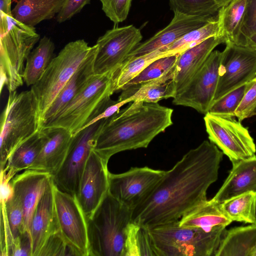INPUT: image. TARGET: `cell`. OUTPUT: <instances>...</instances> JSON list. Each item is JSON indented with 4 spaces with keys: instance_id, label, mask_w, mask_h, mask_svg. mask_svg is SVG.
I'll list each match as a JSON object with an SVG mask.
<instances>
[{
    "instance_id": "6da1fadb",
    "label": "cell",
    "mask_w": 256,
    "mask_h": 256,
    "mask_svg": "<svg viewBox=\"0 0 256 256\" xmlns=\"http://www.w3.org/2000/svg\"><path fill=\"white\" fill-rule=\"evenodd\" d=\"M223 154L208 140L190 150L132 210V222L152 229L178 221L206 200L207 190L218 180Z\"/></svg>"
},
{
    "instance_id": "7a4b0ae2",
    "label": "cell",
    "mask_w": 256,
    "mask_h": 256,
    "mask_svg": "<svg viewBox=\"0 0 256 256\" xmlns=\"http://www.w3.org/2000/svg\"><path fill=\"white\" fill-rule=\"evenodd\" d=\"M172 112L158 103L132 102L107 119L93 150L108 162L118 152L146 148L172 124Z\"/></svg>"
},
{
    "instance_id": "3957f363",
    "label": "cell",
    "mask_w": 256,
    "mask_h": 256,
    "mask_svg": "<svg viewBox=\"0 0 256 256\" xmlns=\"http://www.w3.org/2000/svg\"><path fill=\"white\" fill-rule=\"evenodd\" d=\"M132 210L108 192L92 215L86 218L88 256H123Z\"/></svg>"
},
{
    "instance_id": "277c9868",
    "label": "cell",
    "mask_w": 256,
    "mask_h": 256,
    "mask_svg": "<svg viewBox=\"0 0 256 256\" xmlns=\"http://www.w3.org/2000/svg\"><path fill=\"white\" fill-rule=\"evenodd\" d=\"M117 70L94 74L82 90L41 129L61 128L74 135L86 127L106 108L116 92L114 79Z\"/></svg>"
},
{
    "instance_id": "5b68a950",
    "label": "cell",
    "mask_w": 256,
    "mask_h": 256,
    "mask_svg": "<svg viewBox=\"0 0 256 256\" xmlns=\"http://www.w3.org/2000/svg\"><path fill=\"white\" fill-rule=\"evenodd\" d=\"M39 130L38 104L34 92H9L0 116V170L14 150Z\"/></svg>"
},
{
    "instance_id": "8992f818",
    "label": "cell",
    "mask_w": 256,
    "mask_h": 256,
    "mask_svg": "<svg viewBox=\"0 0 256 256\" xmlns=\"http://www.w3.org/2000/svg\"><path fill=\"white\" fill-rule=\"evenodd\" d=\"M224 226L207 231L181 226L178 221L150 229L158 256H214Z\"/></svg>"
},
{
    "instance_id": "52a82bcc",
    "label": "cell",
    "mask_w": 256,
    "mask_h": 256,
    "mask_svg": "<svg viewBox=\"0 0 256 256\" xmlns=\"http://www.w3.org/2000/svg\"><path fill=\"white\" fill-rule=\"evenodd\" d=\"M1 91L6 85L9 92L24 84V63L40 36L34 27L11 18L8 28L0 30Z\"/></svg>"
},
{
    "instance_id": "ba28073f",
    "label": "cell",
    "mask_w": 256,
    "mask_h": 256,
    "mask_svg": "<svg viewBox=\"0 0 256 256\" xmlns=\"http://www.w3.org/2000/svg\"><path fill=\"white\" fill-rule=\"evenodd\" d=\"M84 40L67 44L54 57L41 78L32 86L41 120L60 91L93 48Z\"/></svg>"
},
{
    "instance_id": "9c48e42d",
    "label": "cell",
    "mask_w": 256,
    "mask_h": 256,
    "mask_svg": "<svg viewBox=\"0 0 256 256\" xmlns=\"http://www.w3.org/2000/svg\"><path fill=\"white\" fill-rule=\"evenodd\" d=\"M107 119L100 120L74 135L64 162L52 176L54 186L60 190L76 196L88 160Z\"/></svg>"
},
{
    "instance_id": "30bf717a",
    "label": "cell",
    "mask_w": 256,
    "mask_h": 256,
    "mask_svg": "<svg viewBox=\"0 0 256 256\" xmlns=\"http://www.w3.org/2000/svg\"><path fill=\"white\" fill-rule=\"evenodd\" d=\"M204 121L210 140L232 163L256 156V146L248 128L234 117L208 112Z\"/></svg>"
},
{
    "instance_id": "8fae6325",
    "label": "cell",
    "mask_w": 256,
    "mask_h": 256,
    "mask_svg": "<svg viewBox=\"0 0 256 256\" xmlns=\"http://www.w3.org/2000/svg\"><path fill=\"white\" fill-rule=\"evenodd\" d=\"M54 196L58 232L71 256H88L87 219L76 196L60 190L54 184Z\"/></svg>"
},
{
    "instance_id": "7c38bea8",
    "label": "cell",
    "mask_w": 256,
    "mask_h": 256,
    "mask_svg": "<svg viewBox=\"0 0 256 256\" xmlns=\"http://www.w3.org/2000/svg\"><path fill=\"white\" fill-rule=\"evenodd\" d=\"M226 44L214 102L256 78V50L230 42Z\"/></svg>"
},
{
    "instance_id": "4fadbf2b",
    "label": "cell",
    "mask_w": 256,
    "mask_h": 256,
    "mask_svg": "<svg viewBox=\"0 0 256 256\" xmlns=\"http://www.w3.org/2000/svg\"><path fill=\"white\" fill-rule=\"evenodd\" d=\"M165 172L144 166L132 167L120 174L109 172L108 192L132 210L148 197Z\"/></svg>"
},
{
    "instance_id": "5bb4252c",
    "label": "cell",
    "mask_w": 256,
    "mask_h": 256,
    "mask_svg": "<svg viewBox=\"0 0 256 256\" xmlns=\"http://www.w3.org/2000/svg\"><path fill=\"white\" fill-rule=\"evenodd\" d=\"M142 38L140 29L132 24L107 30L96 41L94 74H101L120 68Z\"/></svg>"
},
{
    "instance_id": "9a60e30c",
    "label": "cell",
    "mask_w": 256,
    "mask_h": 256,
    "mask_svg": "<svg viewBox=\"0 0 256 256\" xmlns=\"http://www.w3.org/2000/svg\"><path fill=\"white\" fill-rule=\"evenodd\" d=\"M222 52L213 50L188 84L173 98L176 105L190 107L206 114L214 102Z\"/></svg>"
},
{
    "instance_id": "2e32d148",
    "label": "cell",
    "mask_w": 256,
    "mask_h": 256,
    "mask_svg": "<svg viewBox=\"0 0 256 256\" xmlns=\"http://www.w3.org/2000/svg\"><path fill=\"white\" fill-rule=\"evenodd\" d=\"M108 163L92 150L76 196L86 218L92 215L108 192Z\"/></svg>"
},
{
    "instance_id": "e0dca14e",
    "label": "cell",
    "mask_w": 256,
    "mask_h": 256,
    "mask_svg": "<svg viewBox=\"0 0 256 256\" xmlns=\"http://www.w3.org/2000/svg\"><path fill=\"white\" fill-rule=\"evenodd\" d=\"M174 13L172 19L166 26L138 44L130 54L128 58L168 46L188 32L218 20V15L192 16L178 11Z\"/></svg>"
},
{
    "instance_id": "ac0fdd59",
    "label": "cell",
    "mask_w": 256,
    "mask_h": 256,
    "mask_svg": "<svg viewBox=\"0 0 256 256\" xmlns=\"http://www.w3.org/2000/svg\"><path fill=\"white\" fill-rule=\"evenodd\" d=\"M52 180L50 174L32 170H26L11 180L14 196L22 208L26 229L29 233L34 210Z\"/></svg>"
},
{
    "instance_id": "d6986e66",
    "label": "cell",
    "mask_w": 256,
    "mask_h": 256,
    "mask_svg": "<svg viewBox=\"0 0 256 256\" xmlns=\"http://www.w3.org/2000/svg\"><path fill=\"white\" fill-rule=\"evenodd\" d=\"M226 42L224 37L216 36L178 54L173 79L176 86V94L188 84L214 48Z\"/></svg>"
},
{
    "instance_id": "ffe728a7",
    "label": "cell",
    "mask_w": 256,
    "mask_h": 256,
    "mask_svg": "<svg viewBox=\"0 0 256 256\" xmlns=\"http://www.w3.org/2000/svg\"><path fill=\"white\" fill-rule=\"evenodd\" d=\"M43 129L48 133V140L34 162L27 170L46 172L52 176L64 162L74 135L61 128Z\"/></svg>"
},
{
    "instance_id": "44dd1931",
    "label": "cell",
    "mask_w": 256,
    "mask_h": 256,
    "mask_svg": "<svg viewBox=\"0 0 256 256\" xmlns=\"http://www.w3.org/2000/svg\"><path fill=\"white\" fill-rule=\"evenodd\" d=\"M58 230L52 178L36 206L30 222V234L32 241V256H38L47 239Z\"/></svg>"
},
{
    "instance_id": "7402d4cb",
    "label": "cell",
    "mask_w": 256,
    "mask_h": 256,
    "mask_svg": "<svg viewBox=\"0 0 256 256\" xmlns=\"http://www.w3.org/2000/svg\"><path fill=\"white\" fill-rule=\"evenodd\" d=\"M98 46L93 48L63 87L43 116L40 130L50 122L82 90L94 74V64Z\"/></svg>"
},
{
    "instance_id": "603a6c76",
    "label": "cell",
    "mask_w": 256,
    "mask_h": 256,
    "mask_svg": "<svg viewBox=\"0 0 256 256\" xmlns=\"http://www.w3.org/2000/svg\"><path fill=\"white\" fill-rule=\"evenodd\" d=\"M232 164L228 176L212 198L218 204L244 193L256 192V156Z\"/></svg>"
},
{
    "instance_id": "cb8c5ba5",
    "label": "cell",
    "mask_w": 256,
    "mask_h": 256,
    "mask_svg": "<svg viewBox=\"0 0 256 256\" xmlns=\"http://www.w3.org/2000/svg\"><path fill=\"white\" fill-rule=\"evenodd\" d=\"M48 138L46 131L42 129L24 142L12 153L5 168L0 170V176L12 180L17 172L28 169L35 161Z\"/></svg>"
},
{
    "instance_id": "d4e9b609",
    "label": "cell",
    "mask_w": 256,
    "mask_h": 256,
    "mask_svg": "<svg viewBox=\"0 0 256 256\" xmlns=\"http://www.w3.org/2000/svg\"><path fill=\"white\" fill-rule=\"evenodd\" d=\"M66 0H15L11 14L16 20L32 27L50 20L60 12Z\"/></svg>"
},
{
    "instance_id": "484cf974",
    "label": "cell",
    "mask_w": 256,
    "mask_h": 256,
    "mask_svg": "<svg viewBox=\"0 0 256 256\" xmlns=\"http://www.w3.org/2000/svg\"><path fill=\"white\" fill-rule=\"evenodd\" d=\"M219 204L212 198L207 200L183 216L178 220L179 225L207 231L228 226L232 221L223 214Z\"/></svg>"
},
{
    "instance_id": "4316f807",
    "label": "cell",
    "mask_w": 256,
    "mask_h": 256,
    "mask_svg": "<svg viewBox=\"0 0 256 256\" xmlns=\"http://www.w3.org/2000/svg\"><path fill=\"white\" fill-rule=\"evenodd\" d=\"M256 246V224L226 230L214 256H250Z\"/></svg>"
},
{
    "instance_id": "83f0119b",
    "label": "cell",
    "mask_w": 256,
    "mask_h": 256,
    "mask_svg": "<svg viewBox=\"0 0 256 256\" xmlns=\"http://www.w3.org/2000/svg\"><path fill=\"white\" fill-rule=\"evenodd\" d=\"M54 44L49 38L44 36L40 39L26 60L23 79L26 86H32L41 78L54 58Z\"/></svg>"
},
{
    "instance_id": "f1b7e54d",
    "label": "cell",
    "mask_w": 256,
    "mask_h": 256,
    "mask_svg": "<svg viewBox=\"0 0 256 256\" xmlns=\"http://www.w3.org/2000/svg\"><path fill=\"white\" fill-rule=\"evenodd\" d=\"M246 3L247 0H232L226 6L220 8L218 14L219 35L226 38V43H236Z\"/></svg>"
},
{
    "instance_id": "f546056e",
    "label": "cell",
    "mask_w": 256,
    "mask_h": 256,
    "mask_svg": "<svg viewBox=\"0 0 256 256\" xmlns=\"http://www.w3.org/2000/svg\"><path fill=\"white\" fill-rule=\"evenodd\" d=\"M166 48L167 46H164L145 54L127 58L116 72L114 79L116 91L122 90L154 60L172 54L167 52Z\"/></svg>"
},
{
    "instance_id": "4dcf8cb0",
    "label": "cell",
    "mask_w": 256,
    "mask_h": 256,
    "mask_svg": "<svg viewBox=\"0 0 256 256\" xmlns=\"http://www.w3.org/2000/svg\"><path fill=\"white\" fill-rule=\"evenodd\" d=\"M256 192H248L220 204L223 214L232 222L254 224Z\"/></svg>"
},
{
    "instance_id": "1f68e13d",
    "label": "cell",
    "mask_w": 256,
    "mask_h": 256,
    "mask_svg": "<svg viewBox=\"0 0 256 256\" xmlns=\"http://www.w3.org/2000/svg\"><path fill=\"white\" fill-rule=\"evenodd\" d=\"M156 256L150 229L132 222L128 228L123 256Z\"/></svg>"
},
{
    "instance_id": "d6a6232c",
    "label": "cell",
    "mask_w": 256,
    "mask_h": 256,
    "mask_svg": "<svg viewBox=\"0 0 256 256\" xmlns=\"http://www.w3.org/2000/svg\"><path fill=\"white\" fill-rule=\"evenodd\" d=\"M178 56V54L167 55L154 60L138 75L130 81L122 89L132 85L144 83L164 77L172 76L174 78Z\"/></svg>"
},
{
    "instance_id": "836d02e7",
    "label": "cell",
    "mask_w": 256,
    "mask_h": 256,
    "mask_svg": "<svg viewBox=\"0 0 256 256\" xmlns=\"http://www.w3.org/2000/svg\"><path fill=\"white\" fill-rule=\"evenodd\" d=\"M219 31L218 20L210 22L188 32L171 44L167 46L166 51L172 54L180 53L210 37L220 36Z\"/></svg>"
},
{
    "instance_id": "e575fe53",
    "label": "cell",
    "mask_w": 256,
    "mask_h": 256,
    "mask_svg": "<svg viewBox=\"0 0 256 256\" xmlns=\"http://www.w3.org/2000/svg\"><path fill=\"white\" fill-rule=\"evenodd\" d=\"M171 10L192 16H217L220 6L213 0H168Z\"/></svg>"
},
{
    "instance_id": "d590c367",
    "label": "cell",
    "mask_w": 256,
    "mask_h": 256,
    "mask_svg": "<svg viewBox=\"0 0 256 256\" xmlns=\"http://www.w3.org/2000/svg\"><path fill=\"white\" fill-rule=\"evenodd\" d=\"M250 82L229 92L214 102L208 112L218 116L235 117V111L248 88Z\"/></svg>"
},
{
    "instance_id": "8d00e7d4",
    "label": "cell",
    "mask_w": 256,
    "mask_h": 256,
    "mask_svg": "<svg viewBox=\"0 0 256 256\" xmlns=\"http://www.w3.org/2000/svg\"><path fill=\"white\" fill-rule=\"evenodd\" d=\"M4 204V208L8 224L14 238L28 232L25 224L22 208L19 202L14 196Z\"/></svg>"
},
{
    "instance_id": "74e56055",
    "label": "cell",
    "mask_w": 256,
    "mask_h": 256,
    "mask_svg": "<svg viewBox=\"0 0 256 256\" xmlns=\"http://www.w3.org/2000/svg\"><path fill=\"white\" fill-rule=\"evenodd\" d=\"M106 16L114 24L124 22L128 14L132 0H100Z\"/></svg>"
},
{
    "instance_id": "f35d334b",
    "label": "cell",
    "mask_w": 256,
    "mask_h": 256,
    "mask_svg": "<svg viewBox=\"0 0 256 256\" xmlns=\"http://www.w3.org/2000/svg\"><path fill=\"white\" fill-rule=\"evenodd\" d=\"M256 32V0H247L244 17L236 44L244 46L246 40Z\"/></svg>"
},
{
    "instance_id": "ab89813d",
    "label": "cell",
    "mask_w": 256,
    "mask_h": 256,
    "mask_svg": "<svg viewBox=\"0 0 256 256\" xmlns=\"http://www.w3.org/2000/svg\"><path fill=\"white\" fill-rule=\"evenodd\" d=\"M256 108V78L250 82L242 99L235 111V117L242 122L250 118Z\"/></svg>"
},
{
    "instance_id": "60d3db41",
    "label": "cell",
    "mask_w": 256,
    "mask_h": 256,
    "mask_svg": "<svg viewBox=\"0 0 256 256\" xmlns=\"http://www.w3.org/2000/svg\"><path fill=\"white\" fill-rule=\"evenodd\" d=\"M71 256L58 230L52 234L43 245L38 256Z\"/></svg>"
},
{
    "instance_id": "b9f144b4",
    "label": "cell",
    "mask_w": 256,
    "mask_h": 256,
    "mask_svg": "<svg viewBox=\"0 0 256 256\" xmlns=\"http://www.w3.org/2000/svg\"><path fill=\"white\" fill-rule=\"evenodd\" d=\"M14 239L8 224L4 204L1 202L0 256H12Z\"/></svg>"
},
{
    "instance_id": "7bdbcfd3",
    "label": "cell",
    "mask_w": 256,
    "mask_h": 256,
    "mask_svg": "<svg viewBox=\"0 0 256 256\" xmlns=\"http://www.w3.org/2000/svg\"><path fill=\"white\" fill-rule=\"evenodd\" d=\"M91 0H66L62 8L56 16V20L62 23L70 20L79 13Z\"/></svg>"
},
{
    "instance_id": "ee69618b",
    "label": "cell",
    "mask_w": 256,
    "mask_h": 256,
    "mask_svg": "<svg viewBox=\"0 0 256 256\" xmlns=\"http://www.w3.org/2000/svg\"><path fill=\"white\" fill-rule=\"evenodd\" d=\"M32 256L30 234L26 232L14 239L12 256Z\"/></svg>"
},
{
    "instance_id": "f6af8a7d",
    "label": "cell",
    "mask_w": 256,
    "mask_h": 256,
    "mask_svg": "<svg viewBox=\"0 0 256 256\" xmlns=\"http://www.w3.org/2000/svg\"><path fill=\"white\" fill-rule=\"evenodd\" d=\"M0 180V200L5 203L14 196V188L10 180L4 176H1Z\"/></svg>"
},
{
    "instance_id": "bcb514c9",
    "label": "cell",
    "mask_w": 256,
    "mask_h": 256,
    "mask_svg": "<svg viewBox=\"0 0 256 256\" xmlns=\"http://www.w3.org/2000/svg\"><path fill=\"white\" fill-rule=\"evenodd\" d=\"M12 0H0V16H12L11 4Z\"/></svg>"
},
{
    "instance_id": "7dc6e473",
    "label": "cell",
    "mask_w": 256,
    "mask_h": 256,
    "mask_svg": "<svg viewBox=\"0 0 256 256\" xmlns=\"http://www.w3.org/2000/svg\"><path fill=\"white\" fill-rule=\"evenodd\" d=\"M244 46L256 50V32L248 38Z\"/></svg>"
},
{
    "instance_id": "c3c4849f",
    "label": "cell",
    "mask_w": 256,
    "mask_h": 256,
    "mask_svg": "<svg viewBox=\"0 0 256 256\" xmlns=\"http://www.w3.org/2000/svg\"><path fill=\"white\" fill-rule=\"evenodd\" d=\"M220 8L224 7L228 4L232 0H213Z\"/></svg>"
},
{
    "instance_id": "681fc988",
    "label": "cell",
    "mask_w": 256,
    "mask_h": 256,
    "mask_svg": "<svg viewBox=\"0 0 256 256\" xmlns=\"http://www.w3.org/2000/svg\"><path fill=\"white\" fill-rule=\"evenodd\" d=\"M250 256H256V246L251 252Z\"/></svg>"
},
{
    "instance_id": "f907efd6",
    "label": "cell",
    "mask_w": 256,
    "mask_h": 256,
    "mask_svg": "<svg viewBox=\"0 0 256 256\" xmlns=\"http://www.w3.org/2000/svg\"><path fill=\"white\" fill-rule=\"evenodd\" d=\"M254 219H255V222H254V224H256V192L255 203H254Z\"/></svg>"
},
{
    "instance_id": "816d5d0a",
    "label": "cell",
    "mask_w": 256,
    "mask_h": 256,
    "mask_svg": "<svg viewBox=\"0 0 256 256\" xmlns=\"http://www.w3.org/2000/svg\"><path fill=\"white\" fill-rule=\"evenodd\" d=\"M256 116V108L254 109V112H252V116Z\"/></svg>"
},
{
    "instance_id": "f5cc1de1",
    "label": "cell",
    "mask_w": 256,
    "mask_h": 256,
    "mask_svg": "<svg viewBox=\"0 0 256 256\" xmlns=\"http://www.w3.org/2000/svg\"></svg>"
}]
</instances>
